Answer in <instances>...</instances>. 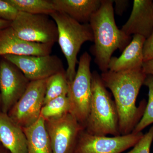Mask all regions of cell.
Masks as SVG:
<instances>
[{"instance_id":"obj_1","label":"cell","mask_w":153,"mask_h":153,"mask_svg":"<svg viewBox=\"0 0 153 153\" xmlns=\"http://www.w3.org/2000/svg\"><path fill=\"white\" fill-rule=\"evenodd\" d=\"M147 76L142 68L120 72L108 70L100 74L114 97L121 135L131 133L143 115L146 101L143 100L137 106L136 100Z\"/></svg>"},{"instance_id":"obj_2","label":"cell","mask_w":153,"mask_h":153,"mask_svg":"<svg viewBox=\"0 0 153 153\" xmlns=\"http://www.w3.org/2000/svg\"><path fill=\"white\" fill-rule=\"evenodd\" d=\"M114 1L101 0L100 8L92 15L89 25L92 29L94 44L90 51L94 62L102 72L108 71V66L114 52L124 50L132 40L118 28L115 21Z\"/></svg>"},{"instance_id":"obj_3","label":"cell","mask_w":153,"mask_h":153,"mask_svg":"<svg viewBox=\"0 0 153 153\" xmlns=\"http://www.w3.org/2000/svg\"><path fill=\"white\" fill-rule=\"evenodd\" d=\"M85 130L92 135H121L119 117L114 101L97 71L91 74L90 111Z\"/></svg>"},{"instance_id":"obj_4","label":"cell","mask_w":153,"mask_h":153,"mask_svg":"<svg viewBox=\"0 0 153 153\" xmlns=\"http://www.w3.org/2000/svg\"><path fill=\"white\" fill-rule=\"evenodd\" d=\"M50 16L57 25V41L67 61L66 76L70 82L76 74L77 55L82 44L94 41L92 29L89 23L81 24L61 12L55 11Z\"/></svg>"},{"instance_id":"obj_5","label":"cell","mask_w":153,"mask_h":153,"mask_svg":"<svg viewBox=\"0 0 153 153\" xmlns=\"http://www.w3.org/2000/svg\"><path fill=\"white\" fill-rule=\"evenodd\" d=\"M91 58L87 52L82 54L73 81L68 82L67 96L70 102L69 113L85 129L90 111L91 98Z\"/></svg>"},{"instance_id":"obj_6","label":"cell","mask_w":153,"mask_h":153,"mask_svg":"<svg viewBox=\"0 0 153 153\" xmlns=\"http://www.w3.org/2000/svg\"><path fill=\"white\" fill-rule=\"evenodd\" d=\"M11 27L25 41L53 45L58 40L57 25L49 15L19 12Z\"/></svg>"},{"instance_id":"obj_7","label":"cell","mask_w":153,"mask_h":153,"mask_svg":"<svg viewBox=\"0 0 153 153\" xmlns=\"http://www.w3.org/2000/svg\"><path fill=\"white\" fill-rule=\"evenodd\" d=\"M47 79L30 81L25 93L8 113L22 128L33 125L40 118Z\"/></svg>"},{"instance_id":"obj_8","label":"cell","mask_w":153,"mask_h":153,"mask_svg":"<svg viewBox=\"0 0 153 153\" xmlns=\"http://www.w3.org/2000/svg\"><path fill=\"white\" fill-rule=\"evenodd\" d=\"M45 125L52 153H75L79 134L85 128L70 113L45 120Z\"/></svg>"},{"instance_id":"obj_9","label":"cell","mask_w":153,"mask_h":153,"mask_svg":"<svg viewBox=\"0 0 153 153\" xmlns=\"http://www.w3.org/2000/svg\"><path fill=\"white\" fill-rule=\"evenodd\" d=\"M143 135L141 132L108 137L92 135L84 129L79 134L75 153H121L134 147Z\"/></svg>"},{"instance_id":"obj_10","label":"cell","mask_w":153,"mask_h":153,"mask_svg":"<svg viewBox=\"0 0 153 153\" xmlns=\"http://www.w3.org/2000/svg\"><path fill=\"white\" fill-rule=\"evenodd\" d=\"M3 57L16 66L30 81L46 79L65 71L62 60L56 55H7Z\"/></svg>"},{"instance_id":"obj_11","label":"cell","mask_w":153,"mask_h":153,"mask_svg":"<svg viewBox=\"0 0 153 153\" xmlns=\"http://www.w3.org/2000/svg\"><path fill=\"white\" fill-rule=\"evenodd\" d=\"M30 81L16 66L4 59L0 62L2 112L8 114L25 93Z\"/></svg>"},{"instance_id":"obj_12","label":"cell","mask_w":153,"mask_h":153,"mask_svg":"<svg viewBox=\"0 0 153 153\" xmlns=\"http://www.w3.org/2000/svg\"><path fill=\"white\" fill-rule=\"evenodd\" d=\"M53 45L29 42L19 38L10 27L0 30V56L7 55H50Z\"/></svg>"},{"instance_id":"obj_13","label":"cell","mask_w":153,"mask_h":153,"mask_svg":"<svg viewBox=\"0 0 153 153\" xmlns=\"http://www.w3.org/2000/svg\"><path fill=\"white\" fill-rule=\"evenodd\" d=\"M153 3L152 0L134 1L130 16L121 30L128 36L149 37L153 31Z\"/></svg>"},{"instance_id":"obj_14","label":"cell","mask_w":153,"mask_h":153,"mask_svg":"<svg viewBox=\"0 0 153 153\" xmlns=\"http://www.w3.org/2000/svg\"><path fill=\"white\" fill-rule=\"evenodd\" d=\"M146 38L140 35L133 36L130 44L119 57H112L108 71L120 72L142 68L144 62L143 47Z\"/></svg>"},{"instance_id":"obj_15","label":"cell","mask_w":153,"mask_h":153,"mask_svg":"<svg viewBox=\"0 0 153 153\" xmlns=\"http://www.w3.org/2000/svg\"><path fill=\"white\" fill-rule=\"evenodd\" d=\"M0 143L10 153H27V141L23 128L8 114L0 112Z\"/></svg>"},{"instance_id":"obj_16","label":"cell","mask_w":153,"mask_h":153,"mask_svg":"<svg viewBox=\"0 0 153 153\" xmlns=\"http://www.w3.org/2000/svg\"><path fill=\"white\" fill-rule=\"evenodd\" d=\"M55 10L81 24H88L100 7L101 0H52Z\"/></svg>"},{"instance_id":"obj_17","label":"cell","mask_w":153,"mask_h":153,"mask_svg":"<svg viewBox=\"0 0 153 153\" xmlns=\"http://www.w3.org/2000/svg\"><path fill=\"white\" fill-rule=\"evenodd\" d=\"M23 129L27 141V153H52L43 118L40 117L36 123Z\"/></svg>"},{"instance_id":"obj_18","label":"cell","mask_w":153,"mask_h":153,"mask_svg":"<svg viewBox=\"0 0 153 153\" xmlns=\"http://www.w3.org/2000/svg\"><path fill=\"white\" fill-rule=\"evenodd\" d=\"M18 12L50 16L56 10L52 0H7Z\"/></svg>"},{"instance_id":"obj_19","label":"cell","mask_w":153,"mask_h":153,"mask_svg":"<svg viewBox=\"0 0 153 153\" xmlns=\"http://www.w3.org/2000/svg\"><path fill=\"white\" fill-rule=\"evenodd\" d=\"M68 82L66 71L58 72L47 78L44 104L62 96L67 95Z\"/></svg>"},{"instance_id":"obj_20","label":"cell","mask_w":153,"mask_h":153,"mask_svg":"<svg viewBox=\"0 0 153 153\" xmlns=\"http://www.w3.org/2000/svg\"><path fill=\"white\" fill-rule=\"evenodd\" d=\"M70 102L67 95L54 99L44 104L41 112L44 120L61 117L69 113Z\"/></svg>"},{"instance_id":"obj_21","label":"cell","mask_w":153,"mask_h":153,"mask_svg":"<svg viewBox=\"0 0 153 153\" xmlns=\"http://www.w3.org/2000/svg\"><path fill=\"white\" fill-rule=\"evenodd\" d=\"M144 85L149 88V100L142 117L132 132L134 134L141 132L153 123V75H147Z\"/></svg>"},{"instance_id":"obj_22","label":"cell","mask_w":153,"mask_h":153,"mask_svg":"<svg viewBox=\"0 0 153 153\" xmlns=\"http://www.w3.org/2000/svg\"><path fill=\"white\" fill-rule=\"evenodd\" d=\"M153 140V126L134 146L133 149L126 153H150Z\"/></svg>"},{"instance_id":"obj_23","label":"cell","mask_w":153,"mask_h":153,"mask_svg":"<svg viewBox=\"0 0 153 153\" xmlns=\"http://www.w3.org/2000/svg\"><path fill=\"white\" fill-rule=\"evenodd\" d=\"M18 13L7 0H0V19L12 22L16 19Z\"/></svg>"},{"instance_id":"obj_24","label":"cell","mask_w":153,"mask_h":153,"mask_svg":"<svg viewBox=\"0 0 153 153\" xmlns=\"http://www.w3.org/2000/svg\"><path fill=\"white\" fill-rule=\"evenodd\" d=\"M144 62L153 60V31L149 37L146 39L143 47Z\"/></svg>"},{"instance_id":"obj_25","label":"cell","mask_w":153,"mask_h":153,"mask_svg":"<svg viewBox=\"0 0 153 153\" xmlns=\"http://www.w3.org/2000/svg\"><path fill=\"white\" fill-rule=\"evenodd\" d=\"M115 4V11L119 15H121L126 8L128 1L126 0H116L114 1Z\"/></svg>"},{"instance_id":"obj_26","label":"cell","mask_w":153,"mask_h":153,"mask_svg":"<svg viewBox=\"0 0 153 153\" xmlns=\"http://www.w3.org/2000/svg\"><path fill=\"white\" fill-rule=\"evenodd\" d=\"M142 68L147 75H153V60L144 62Z\"/></svg>"},{"instance_id":"obj_27","label":"cell","mask_w":153,"mask_h":153,"mask_svg":"<svg viewBox=\"0 0 153 153\" xmlns=\"http://www.w3.org/2000/svg\"><path fill=\"white\" fill-rule=\"evenodd\" d=\"M11 22L0 19V30L10 27Z\"/></svg>"},{"instance_id":"obj_28","label":"cell","mask_w":153,"mask_h":153,"mask_svg":"<svg viewBox=\"0 0 153 153\" xmlns=\"http://www.w3.org/2000/svg\"><path fill=\"white\" fill-rule=\"evenodd\" d=\"M0 106H1V92H0Z\"/></svg>"},{"instance_id":"obj_29","label":"cell","mask_w":153,"mask_h":153,"mask_svg":"<svg viewBox=\"0 0 153 153\" xmlns=\"http://www.w3.org/2000/svg\"><path fill=\"white\" fill-rule=\"evenodd\" d=\"M0 153H7V152L3 150H0Z\"/></svg>"},{"instance_id":"obj_30","label":"cell","mask_w":153,"mask_h":153,"mask_svg":"<svg viewBox=\"0 0 153 153\" xmlns=\"http://www.w3.org/2000/svg\"></svg>"}]
</instances>
